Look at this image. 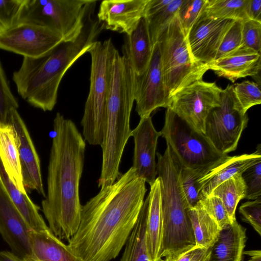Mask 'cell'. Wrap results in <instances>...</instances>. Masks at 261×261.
<instances>
[{
    "label": "cell",
    "instance_id": "1",
    "mask_svg": "<svg viewBox=\"0 0 261 261\" xmlns=\"http://www.w3.org/2000/svg\"><path fill=\"white\" fill-rule=\"evenodd\" d=\"M147 191L145 180L130 167L82 206L77 231L68 241L84 261H111L133 230Z\"/></svg>",
    "mask_w": 261,
    "mask_h": 261
},
{
    "label": "cell",
    "instance_id": "2",
    "mask_svg": "<svg viewBox=\"0 0 261 261\" xmlns=\"http://www.w3.org/2000/svg\"><path fill=\"white\" fill-rule=\"evenodd\" d=\"M53 128L47 195L42 201V210L49 230L60 240L69 241L81 222L80 183L86 142L73 121L59 112L54 119Z\"/></svg>",
    "mask_w": 261,
    "mask_h": 261
},
{
    "label": "cell",
    "instance_id": "3",
    "mask_svg": "<svg viewBox=\"0 0 261 261\" xmlns=\"http://www.w3.org/2000/svg\"><path fill=\"white\" fill-rule=\"evenodd\" d=\"M135 83L129 75L116 73L111 79L101 147L102 165L97 181L100 189L113 184L121 175L119 166L130 137V117L135 101Z\"/></svg>",
    "mask_w": 261,
    "mask_h": 261
},
{
    "label": "cell",
    "instance_id": "4",
    "mask_svg": "<svg viewBox=\"0 0 261 261\" xmlns=\"http://www.w3.org/2000/svg\"><path fill=\"white\" fill-rule=\"evenodd\" d=\"M158 176L161 180L162 257L168 260L196 246L188 207L180 184V166L167 147L163 154L156 152Z\"/></svg>",
    "mask_w": 261,
    "mask_h": 261
},
{
    "label": "cell",
    "instance_id": "5",
    "mask_svg": "<svg viewBox=\"0 0 261 261\" xmlns=\"http://www.w3.org/2000/svg\"><path fill=\"white\" fill-rule=\"evenodd\" d=\"M117 49L111 39L96 41L88 53L91 65L90 88L81 120L83 134L90 145H101L110 91L113 60Z\"/></svg>",
    "mask_w": 261,
    "mask_h": 261
},
{
    "label": "cell",
    "instance_id": "6",
    "mask_svg": "<svg viewBox=\"0 0 261 261\" xmlns=\"http://www.w3.org/2000/svg\"><path fill=\"white\" fill-rule=\"evenodd\" d=\"M160 133L178 164L201 177L228 156L218 151L204 134L192 128L169 108Z\"/></svg>",
    "mask_w": 261,
    "mask_h": 261
},
{
    "label": "cell",
    "instance_id": "7",
    "mask_svg": "<svg viewBox=\"0 0 261 261\" xmlns=\"http://www.w3.org/2000/svg\"><path fill=\"white\" fill-rule=\"evenodd\" d=\"M157 42L169 99L182 88L202 80L209 70L208 65L196 62L192 58L177 14L161 33Z\"/></svg>",
    "mask_w": 261,
    "mask_h": 261
},
{
    "label": "cell",
    "instance_id": "8",
    "mask_svg": "<svg viewBox=\"0 0 261 261\" xmlns=\"http://www.w3.org/2000/svg\"><path fill=\"white\" fill-rule=\"evenodd\" d=\"M94 0H25L19 23L44 27L64 41L74 40L84 27ZM18 23V24H19Z\"/></svg>",
    "mask_w": 261,
    "mask_h": 261
},
{
    "label": "cell",
    "instance_id": "9",
    "mask_svg": "<svg viewBox=\"0 0 261 261\" xmlns=\"http://www.w3.org/2000/svg\"><path fill=\"white\" fill-rule=\"evenodd\" d=\"M233 86L223 89L220 105L211 111L205 126V135L218 151L226 155L237 149L248 122L235 97Z\"/></svg>",
    "mask_w": 261,
    "mask_h": 261
},
{
    "label": "cell",
    "instance_id": "10",
    "mask_svg": "<svg viewBox=\"0 0 261 261\" xmlns=\"http://www.w3.org/2000/svg\"><path fill=\"white\" fill-rule=\"evenodd\" d=\"M222 91L215 82L201 80L174 93L170 98L168 108L192 128L205 134L207 117L219 106Z\"/></svg>",
    "mask_w": 261,
    "mask_h": 261
},
{
    "label": "cell",
    "instance_id": "11",
    "mask_svg": "<svg viewBox=\"0 0 261 261\" xmlns=\"http://www.w3.org/2000/svg\"><path fill=\"white\" fill-rule=\"evenodd\" d=\"M49 29L30 23H20L0 34V49L23 57L43 56L63 41Z\"/></svg>",
    "mask_w": 261,
    "mask_h": 261
},
{
    "label": "cell",
    "instance_id": "12",
    "mask_svg": "<svg viewBox=\"0 0 261 261\" xmlns=\"http://www.w3.org/2000/svg\"><path fill=\"white\" fill-rule=\"evenodd\" d=\"M135 101L136 111L140 118L150 116L159 108L169 107L158 42L153 46L152 57L146 70L140 75L136 74Z\"/></svg>",
    "mask_w": 261,
    "mask_h": 261
},
{
    "label": "cell",
    "instance_id": "13",
    "mask_svg": "<svg viewBox=\"0 0 261 261\" xmlns=\"http://www.w3.org/2000/svg\"><path fill=\"white\" fill-rule=\"evenodd\" d=\"M234 21L209 17L202 9L186 35L193 59L207 64L214 61L224 35Z\"/></svg>",
    "mask_w": 261,
    "mask_h": 261
},
{
    "label": "cell",
    "instance_id": "14",
    "mask_svg": "<svg viewBox=\"0 0 261 261\" xmlns=\"http://www.w3.org/2000/svg\"><path fill=\"white\" fill-rule=\"evenodd\" d=\"M130 136L134 138L135 145L132 167L137 176L150 185L158 175L155 156L160 132L154 128L150 115L146 116L140 118Z\"/></svg>",
    "mask_w": 261,
    "mask_h": 261
},
{
    "label": "cell",
    "instance_id": "15",
    "mask_svg": "<svg viewBox=\"0 0 261 261\" xmlns=\"http://www.w3.org/2000/svg\"><path fill=\"white\" fill-rule=\"evenodd\" d=\"M8 123L15 132L25 189L35 190L45 198L40 159L27 126L17 109L11 112Z\"/></svg>",
    "mask_w": 261,
    "mask_h": 261
},
{
    "label": "cell",
    "instance_id": "16",
    "mask_svg": "<svg viewBox=\"0 0 261 261\" xmlns=\"http://www.w3.org/2000/svg\"><path fill=\"white\" fill-rule=\"evenodd\" d=\"M32 230L0 180V234L12 252L21 258L30 253Z\"/></svg>",
    "mask_w": 261,
    "mask_h": 261
},
{
    "label": "cell",
    "instance_id": "17",
    "mask_svg": "<svg viewBox=\"0 0 261 261\" xmlns=\"http://www.w3.org/2000/svg\"><path fill=\"white\" fill-rule=\"evenodd\" d=\"M148 0H105L97 14L104 29L129 34L144 16Z\"/></svg>",
    "mask_w": 261,
    "mask_h": 261
},
{
    "label": "cell",
    "instance_id": "18",
    "mask_svg": "<svg viewBox=\"0 0 261 261\" xmlns=\"http://www.w3.org/2000/svg\"><path fill=\"white\" fill-rule=\"evenodd\" d=\"M209 70L230 81L257 75L260 69V54L241 46L225 57L207 64Z\"/></svg>",
    "mask_w": 261,
    "mask_h": 261
},
{
    "label": "cell",
    "instance_id": "19",
    "mask_svg": "<svg viewBox=\"0 0 261 261\" xmlns=\"http://www.w3.org/2000/svg\"><path fill=\"white\" fill-rule=\"evenodd\" d=\"M259 160H261L260 144L255 151L251 154L228 156L224 161L198 179L202 198L210 195L220 184L235 175L242 174L247 168Z\"/></svg>",
    "mask_w": 261,
    "mask_h": 261
},
{
    "label": "cell",
    "instance_id": "20",
    "mask_svg": "<svg viewBox=\"0 0 261 261\" xmlns=\"http://www.w3.org/2000/svg\"><path fill=\"white\" fill-rule=\"evenodd\" d=\"M147 215L146 240L149 261H161L162 241V215L161 180L157 176L150 185L146 197Z\"/></svg>",
    "mask_w": 261,
    "mask_h": 261
},
{
    "label": "cell",
    "instance_id": "21",
    "mask_svg": "<svg viewBox=\"0 0 261 261\" xmlns=\"http://www.w3.org/2000/svg\"><path fill=\"white\" fill-rule=\"evenodd\" d=\"M30 253L25 261H84L49 228L30 233Z\"/></svg>",
    "mask_w": 261,
    "mask_h": 261
},
{
    "label": "cell",
    "instance_id": "22",
    "mask_svg": "<svg viewBox=\"0 0 261 261\" xmlns=\"http://www.w3.org/2000/svg\"><path fill=\"white\" fill-rule=\"evenodd\" d=\"M153 51L147 21L143 17L135 29L125 34L122 46L123 56L127 60L135 74H142L147 69Z\"/></svg>",
    "mask_w": 261,
    "mask_h": 261
},
{
    "label": "cell",
    "instance_id": "23",
    "mask_svg": "<svg viewBox=\"0 0 261 261\" xmlns=\"http://www.w3.org/2000/svg\"><path fill=\"white\" fill-rule=\"evenodd\" d=\"M246 240V229L234 220L221 229L208 261H243Z\"/></svg>",
    "mask_w": 261,
    "mask_h": 261
},
{
    "label": "cell",
    "instance_id": "24",
    "mask_svg": "<svg viewBox=\"0 0 261 261\" xmlns=\"http://www.w3.org/2000/svg\"><path fill=\"white\" fill-rule=\"evenodd\" d=\"M0 180L10 198L30 227L34 231L48 228L39 213L40 207L31 200L27 194L23 193L15 186L7 174L1 158Z\"/></svg>",
    "mask_w": 261,
    "mask_h": 261
},
{
    "label": "cell",
    "instance_id": "25",
    "mask_svg": "<svg viewBox=\"0 0 261 261\" xmlns=\"http://www.w3.org/2000/svg\"><path fill=\"white\" fill-rule=\"evenodd\" d=\"M0 158L10 179L21 192L23 184L15 132L10 124L0 123Z\"/></svg>",
    "mask_w": 261,
    "mask_h": 261
},
{
    "label": "cell",
    "instance_id": "26",
    "mask_svg": "<svg viewBox=\"0 0 261 261\" xmlns=\"http://www.w3.org/2000/svg\"><path fill=\"white\" fill-rule=\"evenodd\" d=\"M183 0H148L144 16L147 22L152 45L161 33L176 15Z\"/></svg>",
    "mask_w": 261,
    "mask_h": 261
},
{
    "label": "cell",
    "instance_id": "27",
    "mask_svg": "<svg viewBox=\"0 0 261 261\" xmlns=\"http://www.w3.org/2000/svg\"><path fill=\"white\" fill-rule=\"evenodd\" d=\"M188 214L193 228L196 246L204 248L211 247L221 230L215 220L206 212L200 202L189 208Z\"/></svg>",
    "mask_w": 261,
    "mask_h": 261
},
{
    "label": "cell",
    "instance_id": "28",
    "mask_svg": "<svg viewBox=\"0 0 261 261\" xmlns=\"http://www.w3.org/2000/svg\"><path fill=\"white\" fill-rule=\"evenodd\" d=\"M147 206L145 199L120 261H149L146 240Z\"/></svg>",
    "mask_w": 261,
    "mask_h": 261
},
{
    "label": "cell",
    "instance_id": "29",
    "mask_svg": "<svg viewBox=\"0 0 261 261\" xmlns=\"http://www.w3.org/2000/svg\"><path fill=\"white\" fill-rule=\"evenodd\" d=\"M246 188L242 174H237L216 187L211 194L222 200L232 221L236 220V211L240 201L245 198ZM210 194V195H211Z\"/></svg>",
    "mask_w": 261,
    "mask_h": 261
},
{
    "label": "cell",
    "instance_id": "30",
    "mask_svg": "<svg viewBox=\"0 0 261 261\" xmlns=\"http://www.w3.org/2000/svg\"><path fill=\"white\" fill-rule=\"evenodd\" d=\"M249 0H206L203 10L211 17L244 21Z\"/></svg>",
    "mask_w": 261,
    "mask_h": 261
},
{
    "label": "cell",
    "instance_id": "31",
    "mask_svg": "<svg viewBox=\"0 0 261 261\" xmlns=\"http://www.w3.org/2000/svg\"><path fill=\"white\" fill-rule=\"evenodd\" d=\"M201 176L180 167L179 179L181 189L188 208L195 207L202 198L198 179Z\"/></svg>",
    "mask_w": 261,
    "mask_h": 261
},
{
    "label": "cell",
    "instance_id": "32",
    "mask_svg": "<svg viewBox=\"0 0 261 261\" xmlns=\"http://www.w3.org/2000/svg\"><path fill=\"white\" fill-rule=\"evenodd\" d=\"M233 93L243 111L261 103L260 86L257 83L243 81L233 86Z\"/></svg>",
    "mask_w": 261,
    "mask_h": 261
},
{
    "label": "cell",
    "instance_id": "33",
    "mask_svg": "<svg viewBox=\"0 0 261 261\" xmlns=\"http://www.w3.org/2000/svg\"><path fill=\"white\" fill-rule=\"evenodd\" d=\"M25 0H0V34L19 23Z\"/></svg>",
    "mask_w": 261,
    "mask_h": 261
},
{
    "label": "cell",
    "instance_id": "34",
    "mask_svg": "<svg viewBox=\"0 0 261 261\" xmlns=\"http://www.w3.org/2000/svg\"><path fill=\"white\" fill-rule=\"evenodd\" d=\"M18 106L0 62V123L8 124L11 112Z\"/></svg>",
    "mask_w": 261,
    "mask_h": 261
},
{
    "label": "cell",
    "instance_id": "35",
    "mask_svg": "<svg viewBox=\"0 0 261 261\" xmlns=\"http://www.w3.org/2000/svg\"><path fill=\"white\" fill-rule=\"evenodd\" d=\"M242 23L241 21H234L224 35L214 61L225 57L241 46Z\"/></svg>",
    "mask_w": 261,
    "mask_h": 261
},
{
    "label": "cell",
    "instance_id": "36",
    "mask_svg": "<svg viewBox=\"0 0 261 261\" xmlns=\"http://www.w3.org/2000/svg\"><path fill=\"white\" fill-rule=\"evenodd\" d=\"M206 0H183L177 16L186 36L201 12Z\"/></svg>",
    "mask_w": 261,
    "mask_h": 261
},
{
    "label": "cell",
    "instance_id": "37",
    "mask_svg": "<svg viewBox=\"0 0 261 261\" xmlns=\"http://www.w3.org/2000/svg\"><path fill=\"white\" fill-rule=\"evenodd\" d=\"M200 203L217 223L221 229L233 222L230 219L222 200L218 197L211 194L203 197Z\"/></svg>",
    "mask_w": 261,
    "mask_h": 261
},
{
    "label": "cell",
    "instance_id": "38",
    "mask_svg": "<svg viewBox=\"0 0 261 261\" xmlns=\"http://www.w3.org/2000/svg\"><path fill=\"white\" fill-rule=\"evenodd\" d=\"M242 177L246 188L245 198L255 200L261 197V160L247 168Z\"/></svg>",
    "mask_w": 261,
    "mask_h": 261
},
{
    "label": "cell",
    "instance_id": "39",
    "mask_svg": "<svg viewBox=\"0 0 261 261\" xmlns=\"http://www.w3.org/2000/svg\"><path fill=\"white\" fill-rule=\"evenodd\" d=\"M242 45L260 54L261 22L248 19L243 22Z\"/></svg>",
    "mask_w": 261,
    "mask_h": 261
},
{
    "label": "cell",
    "instance_id": "40",
    "mask_svg": "<svg viewBox=\"0 0 261 261\" xmlns=\"http://www.w3.org/2000/svg\"><path fill=\"white\" fill-rule=\"evenodd\" d=\"M260 198L242 203L239 210L241 215L242 220L249 224L260 236H261Z\"/></svg>",
    "mask_w": 261,
    "mask_h": 261
},
{
    "label": "cell",
    "instance_id": "41",
    "mask_svg": "<svg viewBox=\"0 0 261 261\" xmlns=\"http://www.w3.org/2000/svg\"><path fill=\"white\" fill-rule=\"evenodd\" d=\"M247 14L249 19L261 22V0H249Z\"/></svg>",
    "mask_w": 261,
    "mask_h": 261
},
{
    "label": "cell",
    "instance_id": "42",
    "mask_svg": "<svg viewBox=\"0 0 261 261\" xmlns=\"http://www.w3.org/2000/svg\"><path fill=\"white\" fill-rule=\"evenodd\" d=\"M198 248H199L195 246L184 251L171 259L161 261H190Z\"/></svg>",
    "mask_w": 261,
    "mask_h": 261
},
{
    "label": "cell",
    "instance_id": "43",
    "mask_svg": "<svg viewBox=\"0 0 261 261\" xmlns=\"http://www.w3.org/2000/svg\"><path fill=\"white\" fill-rule=\"evenodd\" d=\"M211 253V247L198 248L190 261H208Z\"/></svg>",
    "mask_w": 261,
    "mask_h": 261
},
{
    "label": "cell",
    "instance_id": "44",
    "mask_svg": "<svg viewBox=\"0 0 261 261\" xmlns=\"http://www.w3.org/2000/svg\"><path fill=\"white\" fill-rule=\"evenodd\" d=\"M0 261H25L12 251L3 250L0 251Z\"/></svg>",
    "mask_w": 261,
    "mask_h": 261
},
{
    "label": "cell",
    "instance_id": "45",
    "mask_svg": "<svg viewBox=\"0 0 261 261\" xmlns=\"http://www.w3.org/2000/svg\"><path fill=\"white\" fill-rule=\"evenodd\" d=\"M244 254L249 256L246 261H261V251L260 250H244Z\"/></svg>",
    "mask_w": 261,
    "mask_h": 261
}]
</instances>
